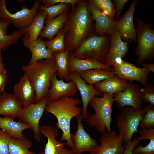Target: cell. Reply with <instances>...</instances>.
Returning a JSON list of instances; mask_svg holds the SVG:
<instances>
[{"instance_id":"f546056e","label":"cell","mask_w":154,"mask_h":154,"mask_svg":"<svg viewBox=\"0 0 154 154\" xmlns=\"http://www.w3.org/2000/svg\"><path fill=\"white\" fill-rule=\"evenodd\" d=\"M79 74L88 84L93 85L116 75L114 72L102 69L90 70Z\"/></svg>"},{"instance_id":"ba28073f","label":"cell","mask_w":154,"mask_h":154,"mask_svg":"<svg viewBox=\"0 0 154 154\" xmlns=\"http://www.w3.org/2000/svg\"><path fill=\"white\" fill-rule=\"evenodd\" d=\"M40 1L34 0L31 9L26 6L15 13H12L7 9L5 0H0V16L9 21L15 27L19 30L25 28L33 21L37 15Z\"/></svg>"},{"instance_id":"8d00e7d4","label":"cell","mask_w":154,"mask_h":154,"mask_svg":"<svg viewBox=\"0 0 154 154\" xmlns=\"http://www.w3.org/2000/svg\"><path fill=\"white\" fill-rule=\"evenodd\" d=\"M140 89L142 101L154 106V84H148Z\"/></svg>"},{"instance_id":"3957f363","label":"cell","mask_w":154,"mask_h":154,"mask_svg":"<svg viewBox=\"0 0 154 154\" xmlns=\"http://www.w3.org/2000/svg\"><path fill=\"white\" fill-rule=\"evenodd\" d=\"M21 70L27 76L34 89V103L39 102L47 95L51 85V79L57 73L54 59L42 60L24 65Z\"/></svg>"},{"instance_id":"d6986e66","label":"cell","mask_w":154,"mask_h":154,"mask_svg":"<svg viewBox=\"0 0 154 154\" xmlns=\"http://www.w3.org/2000/svg\"><path fill=\"white\" fill-rule=\"evenodd\" d=\"M14 96L20 102L23 107L34 103L35 94L34 89L27 76L24 73L14 86Z\"/></svg>"},{"instance_id":"ffe728a7","label":"cell","mask_w":154,"mask_h":154,"mask_svg":"<svg viewBox=\"0 0 154 154\" xmlns=\"http://www.w3.org/2000/svg\"><path fill=\"white\" fill-rule=\"evenodd\" d=\"M110 37V47L104 64L112 67L117 59L122 58L126 55L128 49V43L122 40L117 30Z\"/></svg>"},{"instance_id":"d590c367","label":"cell","mask_w":154,"mask_h":154,"mask_svg":"<svg viewBox=\"0 0 154 154\" xmlns=\"http://www.w3.org/2000/svg\"><path fill=\"white\" fill-rule=\"evenodd\" d=\"M97 7L103 13L113 18L115 13L114 5L110 0H92Z\"/></svg>"},{"instance_id":"9c48e42d","label":"cell","mask_w":154,"mask_h":154,"mask_svg":"<svg viewBox=\"0 0 154 154\" xmlns=\"http://www.w3.org/2000/svg\"><path fill=\"white\" fill-rule=\"evenodd\" d=\"M48 102L46 95L39 102L23 107L18 117L19 121L27 123L30 126L35 139L38 142L41 140L39 121Z\"/></svg>"},{"instance_id":"5bb4252c","label":"cell","mask_w":154,"mask_h":154,"mask_svg":"<svg viewBox=\"0 0 154 154\" xmlns=\"http://www.w3.org/2000/svg\"><path fill=\"white\" fill-rule=\"evenodd\" d=\"M99 141L100 144L90 154H122L124 151L122 137L114 131L103 133Z\"/></svg>"},{"instance_id":"44dd1931","label":"cell","mask_w":154,"mask_h":154,"mask_svg":"<svg viewBox=\"0 0 154 154\" xmlns=\"http://www.w3.org/2000/svg\"><path fill=\"white\" fill-rule=\"evenodd\" d=\"M47 14L40 6L38 13L33 21L27 27L19 30L24 36L22 40L23 44L37 40L44 28Z\"/></svg>"},{"instance_id":"7c38bea8","label":"cell","mask_w":154,"mask_h":154,"mask_svg":"<svg viewBox=\"0 0 154 154\" xmlns=\"http://www.w3.org/2000/svg\"><path fill=\"white\" fill-rule=\"evenodd\" d=\"M141 89L138 84L129 82L123 90L114 94V101L119 109L121 110L126 106L131 107L136 110L143 109Z\"/></svg>"},{"instance_id":"30bf717a","label":"cell","mask_w":154,"mask_h":154,"mask_svg":"<svg viewBox=\"0 0 154 154\" xmlns=\"http://www.w3.org/2000/svg\"><path fill=\"white\" fill-rule=\"evenodd\" d=\"M78 127L74 133H70V138L73 147L70 150L74 154H81L87 151L90 153L96 150L99 144L97 141L92 138L85 130L82 121L84 119L82 114L76 117Z\"/></svg>"},{"instance_id":"d6a6232c","label":"cell","mask_w":154,"mask_h":154,"mask_svg":"<svg viewBox=\"0 0 154 154\" xmlns=\"http://www.w3.org/2000/svg\"><path fill=\"white\" fill-rule=\"evenodd\" d=\"M65 34L62 29L56 37L51 40L45 41L46 48L53 54L65 50L64 44Z\"/></svg>"},{"instance_id":"d4e9b609","label":"cell","mask_w":154,"mask_h":154,"mask_svg":"<svg viewBox=\"0 0 154 154\" xmlns=\"http://www.w3.org/2000/svg\"><path fill=\"white\" fill-rule=\"evenodd\" d=\"M11 22L0 16V50L6 49L11 45L15 44L23 35L19 30L15 29L11 34L7 35V29Z\"/></svg>"},{"instance_id":"8fae6325","label":"cell","mask_w":154,"mask_h":154,"mask_svg":"<svg viewBox=\"0 0 154 154\" xmlns=\"http://www.w3.org/2000/svg\"><path fill=\"white\" fill-rule=\"evenodd\" d=\"M112 67L116 75L121 79L130 82L136 80L144 86L148 84L147 76L151 72L144 68L137 67L121 58L116 60Z\"/></svg>"},{"instance_id":"484cf974","label":"cell","mask_w":154,"mask_h":154,"mask_svg":"<svg viewBox=\"0 0 154 154\" xmlns=\"http://www.w3.org/2000/svg\"><path fill=\"white\" fill-rule=\"evenodd\" d=\"M69 12L61 14L49 20H45L46 26L40 34L38 38L50 40L62 29L68 16Z\"/></svg>"},{"instance_id":"e575fe53","label":"cell","mask_w":154,"mask_h":154,"mask_svg":"<svg viewBox=\"0 0 154 154\" xmlns=\"http://www.w3.org/2000/svg\"><path fill=\"white\" fill-rule=\"evenodd\" d=\"M144 115L140 122L139 126L141 129H154V106L150 104L145 106Z\"/></svg>"},{"instance_id":"ee69618b","label":"cell","mask_w":154,"mask_h":154,"mask_svg":"<svg viewBox=\"0 0 154 154\" xmlns=\"http://www.w3.org/2000/svg\"><path fill=\"white\" fill-rule=\"evenodd\" d=\"M59 154H74L71 152L70 150L65 147L63 148Z\"/></svg>"},{"instance_id":"83f0119b","label":"cell","mask_w":154,"mask_h":154,"mask_svg":"<svg viewBox=\"0 0 154 154\" xmlns=\"http://www.w3.org/2000/svg\"><path fill=\"white\" fill-rule=\"evenodd\" d=\"M31 54V57L29 64L38 61L53 58V54L46 48L45 41L38 38L36 40L23 44Z\"/></svg>"},{"instance_id":"ab89813d","label":"cell","mask_w":154,"mask_h":154,"mask_svg":"<svg viewBox=\"0 0 154 154\" xmlns=\"http://www.w3.org/2000/svg\"><path fill=\"white\" fill-rule=\"evenodd\" d=\"M128 1L127 0H113L116 9L115 13L116 20L117 21L119 18L125 4Z\"/></svg>"},{"instance_id":"ac0fdd59","label":"cell","mask_w":154,"mask_h":154,"mask_svg":"<svg viewBox=\"0 0 154 154\" xmlns=\"http://www.w3.org/2000/svg\"><path fill=\"white\" fill-rule=\"evenodd\" d=\"M69 72H75L80 74L86 71L96 69H102L114 72L113 68L92 58L81 59L74 56L72 52L68 55Z\"/></svg>"},{"instance_id":"7dc6e473","label":"cell","mask_w":154,"mask_h":154,"mask_svg":"<svg viewBox=\"0 0 154 154\" xmlns=\"http://www.w3.org/2000/svg\"><path fill=\"white\" fill-rule=\"evenodd\" d=\"M36 154H45L44 151Z\"/></svg>"},{"instance_id":"6da1fadb","label":"cell","mask_w":154,"mask_h":154,"mask_svg":"<svg viewBox=\"0 0 154 154\" xmlns=\"http://www.w3.org/2000/svg\"><path fill=\"white\" fill-rule=\"evenodd\" d=\"M87 0H80L69 13L62 28L65 49L73 52L94 30Z\"/></svg>"},{"instance_id":"52a82bcc","label":"cell","mask_w":154,"mask_h":154,"mask_svg":"<svg viewBox=\"0 0 154 154\" xmlns=\"http://www.w3.org/2000/svg\"><path fill=\"white\" fill-rule=\"evenodd\" d=\"M136 31L138 46L136 49L137 64L141 65L146 60L153 57L154 52V30L139 19Z\"/></svg>"},{"instance_id":"5b68a950","label":"cell","mask_w":154,"mask_h":154,"mask_svg":"<svg viewBox=\"0 0 154 154\" xmlns=\"http://www.w3.org/2000/svg\"><path fill=\"white\" fill-rule=\"evenodd\" d=\"M110 42V37L108 35H92L73 52V54L78 58H94L104 64Z\"/></svg>"},{"instance_id":"7a4b0ae2","label":"cell","mask_w":154,"mask_h":154,"mask_svg":"<svg viewBox=\"0 0 154 154\" xmlns=\"http://www.w3.org/2000/svg\"><path fill=\"white\" fill-rule=\"evenodd\" d=\"M80 103L77 97H64L49 101L45 110L56 118L57 127L62 132L60 140L66 141L65 145L71 148L73 145L70 138V123L74 117L81 114V108L78 106Z\"/></svg>"},{"instance_id":"bcb514c9","label":"cell","mask_w":154,"mask_h":154,"mask_svg":"<svg viewBox=\"0 0 154 154\" xmlns=\"http://www.w3.org/2000/svg\"><path fill=\"white\" fill-rule=\"evenodd\" d=\"M3 61L1 51L0 50V61Z\"/></svg>"},{"instance_id":"1f68e13d","label":"cell","mask_w":154,"mask_h":154,"mask_svg":"<svg viewBox=\"0 0 154 154\" xmlns=\"http://www.w3.org/2000/svg\"><path fill=\"white\" fill-rule=\"evenodd\" d=\"M32 146V142L27 138L24 139L11 138L8 145L9 153V154H36V153L29 150Z\"/></svg>"},{"instance_id":"f35d334b","label":"cell","mask_w":154,"mask_h":154,"mask_svg":"<svg viewBox=\"0 0 154 154\" xmlns=\"http://www.w3.org/2000/svg\"><path fill=\"white\" fill-rule=\"evenodd\" d=\"M41 2L44 4V6L46 7L52 6L60 3H69L71 5V9H73L77 4L78 0H41Z\"/></svg>"},{"instance_id":"4dcf8cb0","label":"cell","mask_w":154,"mask_h":154,"mask_svg":"<svg viewBox=\"0 0 154 154\" xmlns=\"http://www.w3.org/2000/svg\"><path fill=\"white\" fill-rule=\"evenodd\" d=\"M138 133L140 136L137 139L140 141L144 139H149V143L145 146L143 144L137 147H135L133 149V154H154V129L148 130H139Z\"/></svg>"},{"instance_id":"836d02e7","label":"cell","mask_w":154,"mask_h":154,"mask_svg":"<svg viewBox=\"0 0 154 154\" xmlns=\"http://www.w3.org/2000/svg\"><path fill=\"white\" fill-rule=\"evenodd\" d=\"M40 7L45 11L47 14L45 20H49L53 19L63 13L68 12L71 7V5L69 3H60L48 7L44 5H40Z\"/></svg>"},{"instance_id":"f6af8a7d","label":"cell","mask_w":154,"mask_h":154,"mask_svg":"<svg viewBox=\"0 0 154 154\" xmlns=\"http://www.w3.org/2000/svg\"><path fill=\"white\" fill-rule=\"evenodd\" d=\"M5 65L3 61H0V72L5 70Z\"/></svg>"},{"instance_id":"603a6c76","label":"cell","mask_w":154,"mask_h":154,"mask_svg":"<svg viewBox=\"0 0 154 154\" xmlns=\"http://www.w3.org/2000/svg\"><path fill=\"white\" fill-rule=\"evenodd\" d=\"M41 134L47 139L44 151L45 154H59L65 147V143L56 140V138L58 135L57 129L53 126L44 125L40 127Z\"/></svg>"},{"instance_id":"9a60e30c","label":"cell","mask_w":154,"mask_h":154,"mask_svg":"<svg viewBox=\"0 0 154 154\" xmlns=\"http://www.w3.org/2000/svg\"><path fill=\"white\" fill-rule=\"evenodd\" d=\"M70 81L73 82L80 93L82 102L81 112L84 119L89 115L87 108L90 102L94 96H102V94L98 92L93 85L88 84L76 72H69Z\"/></svg>"},{"instance_id":"74e56055","label":"cell","mask_w":154,"mask_h":154,"mask_svg":"<svg viewBox=\"0 0 154 154\" xmlns=\"http://www.w3.org/2000/svg\"><path fill=\"white\" fill-rule=\"evenodd\" d=\"M11 137L0 129V154H9L8 145Z\"/></svg>"},{"instance_id":"f1b7e54d","label":"cell","mask_w":154,"mask_h":154,"mask_svg":"<svg viewBox=\"0 0 154 154\" xmlns=\"http://www.w3.org/2000/svg\"><path fill=\"white\" fill-rule=\"evenodd\" d=\"M70 51L64 50L53 54L57 70V75L60 79L69 81L68 55Z\"/></svg>"},{"instance_id":"7402d4cb","label":"cell","mask_w":154,"mask_h":154,"mask_svg":"<svg viewBox=\"0 0 154 154\" xmlns=\"http://www.w3.org/2000/svg\"><path fill=\"white\" fill-rule=\"evenodd\" d=\"M23 108L20 102L13 94L4 92L1 95L0 115L13 119L18 118Z\"/></svg>"},{"instance_id":"4fadbf2b","label":"cell","mask_w":154,"mask_h":154,"mask_svg":"<svg viewBox=\"0 0 154 154\" xmlns=\"http://www.w3.org/2000/svg\"><path fill=\"white\" fill-rule=\"evenodd\" d=\"M92 19L95 22L94 34L110 36L117 30V21L102 13L92 0H87Z\"/></svg>"},{"instance_id":"cb8c5ba5","label":"cell","mask_w":154,"mask_h":154,"mask_svg":"<svg viewBox=\"0 0 154 154\" xmlns=\"http://www.w3.org/2000/svg\"><path fill=\"white\" fill-rule=\"evenodd\" d=\"M13 118L0 117V129L3 130L11 138L24 139L22 132L24 130L31 129L27 123L19 121H15Z\"/></svg>"},{"instance_id":"8992f818","label":"cell","mask_w":154,"mask_h":154,"mask_svg":"<svg viewBox=\"0 0 154 154\" xmlns=\"http://www.w3.org/2000/svg\"><path fill=\"white\" fill-rule=\"evenodd\" d=\"M120 110V112L116 116V123L119 134L122 137L125 145L128 141L132 140L134 134L138 132V127L145 111L144 108L136 110L129 106Z\"/></svg>"},{"instance_id":"7bdbcfd3","label":"cell","mask_w":154,"mask_h":154,"mask_svg":"<svg viewBox=\"0 0 154 154\" xmlns=\"http://www.w3.org/2000/svg\"><path fill=\"white\" fill-rule=\"evenodd\" d=\"M142 68H144L150 72H154V64H149L143 62L141 65Z\"/></svg>"},{"instance_id":"60d3db41","label":"cell","mask_w":154,"mask_h":154,"mask_svg":"<svg viewBox=\"0 0 154 154\" xmlns=\"http://www.w3.org/2000/svg\"><path fill=\"white\" fill-rule=\"evenodd\" d=\"M140 141L135 138L133 140H130L128 141L125 145L124 151L122 154H133L132 151L133 149L138 145Z\"/></svg>"},{"instance_id":"c3c4849f","label":"cell","mask_w":154,"mask_h":154,"mask_svg":"<svg viewBox=\"0 0 154 154\" xmlns=\"http://www.w3.org/2000/svg\"><path fill=\"white\" fill-rule=\"evenodd\" d=\"M1 93L0 92V103L1 102Z\"/></svg>"},{"instance_id":"e0dca14e","label":"cell","mask_w":154,"mask_h":154,"mask_svg":"<svg viewBox=\"0 0 154 154\" xmlns=\"http://www.w3.org/2000/svg\"><path fill=\"white\" fill-rule=\"evenodd\" d=\"M51 83L47 95L49 101L58 100L64 97H74L78 91L72 81L66 82L62 79L58 80L57 73L52 77Z\"/></svg>"},{"instance_id":"b9f144b4","label":"cell","mask_w":154,"mask_h":154,"mask_svg":"<svg viewBox=\"0 0 154 154\" xmlns=\"http://www.w3.org/2000/svg\"><path fill=\"white\" fill-rule=\"evenodd\" d=\"M7 76L6 70L0 72V92H3L6 85Z\"/></svg>"},{"instance_id":"4316f807","label":"cell","mask_w":154,"mask_h":154,"mask_svg":"<svg viewBox=\"0 0 154 154\" xmlns=\"http://www.w3.org/2000/svg\"><path fill=\"white\" fill-rule=\"evenodd\" d=\"M129 81L119 78L116 75L112 77L97 83L94 85L95 88L102 93L114 94L123 90Z\"/></svg>"},{"instance_id":"277c9868","label":"cell","mask_w":154,"mask_h":154,"mask_svg":"<svg viewBox=\"0 0 154 154\" xmlns=\"http://www.w3.org/2000/svg\"><path fill=\"white\" fill-rule=\"evenodd\" d=\"M114 102L113 94L103 93L100 97H94L89 104L94 109L95 113L89 115L86 119L88 124L94 126L97 131L103 134L111 132L112 107Z\"/></svg>"},{"instance_id":"2e32d148","label":"cell","mask_w":154,"mask_h":154,"mask_svg":"<svg viewBox=\"0 0 154 154\" xmlns=\"http://www.w3.org/2000/svg\"><path fill=\"white\" fill-rule=\"evenodd\" d=\"M138 1L133 0L128 10L120 19L117 21V30L119 32L123 41L132 40L136 42L137 35L133 21L135 9Z\"/></svg>"}]
</instances>
